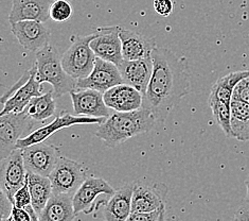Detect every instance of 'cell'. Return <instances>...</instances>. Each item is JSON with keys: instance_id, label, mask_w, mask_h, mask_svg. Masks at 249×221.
I'll list each match as a JSON object with an SVG mask.
<instances>
[{"instance_id": "484cf974", "label": "cell", "mask_w": 249, "mask_h": 221, "mask_svg": "<svg viewBox=\"0 0 249 221\" xmlns=\"http://www.w3.org/2000/svg\"><path fill=\"white\" fill-rule=\"evenodd\" d=\"M56 104L54 101V94L48 92L41 96L35 97L27 106V112L32 119L39 122H44L47 119L54 115Z\"/></svg>"}, {"instance_id": "9a60e30c", "label": "cell", "mask_w": 249, "mask_h": 221, "mask_svg": "<svg viewBox=\"0 0 249 221\" xmlns=\"http://www.w3.org/2000/svg\"><path fill=\"white\" fill-rule=\"evenodd\" d=\"M116 190L102 178L89 177L73 195L74 212L90 214L94 210V201L100 195L112 196Z\"/></svg>"}, {"instance_id": "2e32d148", "label": "cell", "mask_w": 249, "mask_h": 221, "mask_svg": "<svg viewBox=\"0 0 249 221\" xmlns=\"http://www.w3.org/2000/svg\"><path fill=\"white\" fill-rule=\"evenodd\" d=\"M119 30V26L100 28L98 30V37L90 43L91 49L97 58L114 63L117 66L124 60Z\"/></svg>"}, {"instance_id": "cb8c5ba5", "label": "cell", "mask_w": 249, "mask_h": 221, "mask_svg": "<svg viewBox=\"0 0 249 221\" xmlns=\"http://www.w3.org/2000/svg\"><path fill=\"white\" fill-rule=\"evenodd\" d=\"M230 106L233 137L241 141H249V103L232 98Z\"/></svg>"}, {"instance_id": "3957f363", "label": "cell", "mask_w": 249, "mask_h": 221, "mask_svg": "<svg viewBox=\"0 0 249 221\" xmlns=\"http://www.w3.org/2000/svg\"><path fill=\"white\" fill-rule=\"evenodd\" d=\"M36 79L43 84L50 83L54 97L71 93L75 89V80L64 69L62 58L56 50L48 45L36 53V61L33 64Z\"/></svg>"}, {"instance_id": "d6986e66", "label": "cell", "mask_w": 249, "mask_h": 221, "mask_svg": "<svg viewBox=\"0 0 249 221\" xmlns=\"http://www.w3.org/2000/svg\"><path fill=\"white\" fill-rule=\"evenodd\" d=\"M51 0H13L9 15L10 23L22 20L46 22L50 19Z\"/></svg>"}, {"instance_id": "836d02e7", "label": "cell", "mask_w": 249, "mask_h": 221, "mask_svg": "<svg viewBox=\"0 0 249 221\" xmlns=\"http://www.w3.org/2000/svg\"><path fill=\"white\" fill-rule=\"evenodd\" d=\"M234 221H249V205H242L235 212Z\"/></svg>"}, {"instance_id": "d4e9b609", "label": "cell", "mask_w": 249, "mask_h": 221, "mask_svg": "<svg viewBox=\"0 0 249 221\" xmlns=\"http://www.w3.org/2000/svg\"><path fill=\"white\" fill-rule=\"evenodd\" d=\"M247 77H249V70L234 71V73H230L219 78L214 84L212 85L209 98L223 101V102L226 103H231L236 85L239 84V82Z\"/></svg>"}, {"instance_id": "277c9868", "label": "cell", "mask_w": 249, "mask_h": 221, "mask_svg": "<svg viewBox=\"0 0 249 221\" xmlns=\"http://www.w3.org/2000/svg\"><path fill=\"white\" fill-rule=\"evenodd\" d=\"M97 37L98 31L85 37H76L63 55L62 63L64 69L74 80L86 78L92 71L97 56L91 49L90 43Z\"/></svg>"}, {"instance_id": "f546056e", "label": "cell", "mask_w": 249, "mask_h": 221, "mask_svg": "<svg viewBox=\"0 0 249 221\" xmlns=\"http://www.w3.org/2000/svg\"><path fill=\"white\" fill-rule=\"evenodd\" d=\"M162 206L154 212L149 213H141V212H132L128 218L125 221H158L161 213Z\"/></svg>"}, {"instance_id": "ba28073f", "label": "cell", "mask_w": 249, "mask_h": 221, "mask_svg": "<svg viewBox=\"0 0 249 221\" xmlns=\"http://www.w3.org/2000/svg\"><path fill=\"white\" fill-rule=\"evenodd\" d=\"M169 189L167 185L142 178L134 182L132 211L149 213L163 206Z\"/></svg>"}, {"instance_id": "603a6c76", "label": "cell", "mask_w": 249, "mask_h": 221, "mask_svg": "<svg viewBox=\"0 0 249 221\" xmlns=\"http://www.w3.org/2000/svg\"><path fill=\"white\" fill-rule=\"evenodd\" d=\"M28 183L32 199L31 205L36 214L39 215L53 195L51 181L49 177L28 172Z\"/></svg>"}, {"instance_id": "d6a6232c", "label": "cell", "mask_w": 249, "mask_h": 221, "mask_svg": "<svg viewBox=\"0 0 249 221\" xmlns=\"http://www.w3.org/2000/svg\"><path fill=\"white\" fill-rule=\"evenodd\" d=\"M14 221H32V215L28 208H20L14 205L11 214Z\"/></svg>"}, {"instance_id": "4fadbf2b", "label": "cell", "mask_w": 249, "mask_h": 221, "mask_svg": "<svg viewBox=\"0 0 249 221\" xmlns=\"http://www.w3.org/2000/svg\"><path fill=\"white\" fill-rule=\"evenodd\" d=\"M11 31L29 52L39 51L49 45L51 32L43 22L36 20H22L11 23Z\"/></svg>"}, {"instance_id": "ac0fdd59", "label": "cell", "mask_w": 249, "mask_h": 221, "mask_svg": "<svg viewBox=\"0 0 249 221\" xmlns=\"http://www.w3.org/2000/svg\"><path fill=\"white\" fill-rule=\"evenodd\" d=\"M123 82L137 88L142 94H145L147 86L153 74V60L152 57L133 61H123L118 65Z\"/></svg>"}, {"instance_id": "8992f818", "label": "cell", "mask_w": 249, "mask_h": 221, "mask_svg": "<svg viewBox=\"0 0 249 221\" xmlns=\"http://www.w3.org/2000/svg\"><path fill=\"white\" fill-rule=\"evenodd\" d=\"M53 194L74 195L86 180V171L76 161L60 157L50 173Z\"/></svg>"}, {"instance_id": "4dcf8cb0", "label": "cell", "mask_w": 249, "mask_h": 221, "mask_svg": "<svg viewBox=\"0 0 249 221\" xmlns=\"http://www.w3.org/2000/svg\"><path fill=\"white\" fill-rule=\"evenodd\" d=\"M154 10L162 17H168L173 12V1L172 0H154Z\"/></svg>"}, {"instance_id": "ffe728a7", "label": "cell", "mask_w": 249, "mask_h": 221, "mask_svg": "<svg viewBox=\"0 0 249 221\" xmlns=\"http://www.w3.org/2000/svg\"><path fill=\"white\" fill-rule=\"evenodd\" d=\"M119 37L122 41L123 59L127 61L151 58L153 50L157 47L154 39H150L130 30L122 29L121 27Z\"/></svg>"}, {"instance_id": "d590c367", "label": "cell", "mask_w": 249, "mask_h": 221, "mask_svg": "<svg viewBox=\"0 0 249 221\" xmlns=\"http://www.w3.org/2000/svg\"><path fill=\"white\" fill-rule=\"evenodd\" d=\"M158 221H168V219H167V213H165L164 205L161 208V213H160V217H159Z\"/></svg>"}, {"instance_id": "1f68e13d", "label": "cell", "mask_w": 249, "mask_h": 221, "mask_svg": "<svg viewBox=\"0 0 249 221\" xmlns=\"http://www.w3.org/2000/svg\"><path fill=\"white\" fill-rule=\"evenodd\" d=\"M245 101V102L249 103V77L243 79L241 82H239V84L236 85L234 93H233V97Z\"/></svg>"}, {"instance_id": "4316f807", "label": "cell", "mask_w": 249, "mask_h": 221, "mask_svg": "<svg viewBox=\"0 0 249 221\" xmlns=\"http://www.w3.org/2000/svg\"><path fill=\"white\" fill-rule=\"evenodd\" d=\"M208 102L212 110L213 117L223 130V132L226 134L227 137H233L232 127H231V103H226L211 98L208 99Z\"/></svg>"}, {"instance_id": "f1b7e54d", "label": "cell", "mask_w": 249, "mask_h": 221, "mask_svg": "<svg viewBox=\"0 0 249 221\" xmlns=\"http://www.w3.org/2000/svg\"><path fill=\"white\" fill-rule=\"evenodd\" d=\"M14 205L20 208H26L29 205H31L32 199H31V194L30 189H29V183H28V178L25 185L21 188H19L14 195L13 198Z\"/></svg>"}, {"instance_id": "e575fe53", "label": "cell", "mask_w": 249, "mask_h": 221, "mask_svg": "<svg viewBox=\"0 0 249 221\" xmlns=\"http://www.w3.org/2000/svg\"><path fill=\"white\" fill-rule=\"evenodd\" d=\"M26 208H28L29 212L31 213V215H32V221H40L39 218H38V215L36 214V212L34 211V208L32 207V205H29V206L26 207Z\"/></svg>"}, {"instance_id": "7c38bea8", "label": "cell", "mask_w": 249, "mask_h": 221, "mask_svg": "<svg viewBox=\"0 0 249 221\" xmlns=\"http://www.w3.org/2000/svg\"><path fill=\"white\" fill-rule=\"evenodd\" d=\"M22 158L28 172L49 177L60 155L58 148L52 145L38 142L21 149Z\"/></svg>"}, {"instance_id": "7402d4cb", "label": "cell", "mask_w": 249, "mask_h": 221, "mask_svg": "<svg viewBox=\"0 0 249 221\" xmlns=\"http://www.w3.org/2000/svg\"><path fill=\"white\" fill-rule=\"evenodd\" d=\"M73 196L53 194L44 210L38 215L40 221H74L76 214L73 207Z\"/></svg>"}, {"instance_id": "7a4b0ae2", "label": "cell", "mask_w": 249, "mask_h": 221, "mask_svg": "<svg viewBox=\"0 0 249 221\" xmlns=\"http://www.w3.org/2000/svg\"><path fill=\"white\" fill-rule=\"evenodd\" d=\"M156 122L152 113L143 106L132 112H114L100 123L96 136L107 147L115 148L136 135L149 132Z\"/></svg>"}, {"instance_id": "9c48e42d", "label": "cell", "mask_w": 249, "mask_h": 221, "mask_svg": "<svg viewBox=\"0 0 249 221\" xmlns=\"http://www.w3.org/2000/svg\"><path fill=\"white\" fill-rule=\"evenodd\" d=\"M105 118H94V117H88V116H73L69 114V113L63 111L61 115L55 117L54 121L51 123L47 125H41L38 129L34 130L31 134L20 139L17 141L16 149H23L29 146H32L38 142H44L47 139L54 134L57 131L62 129L71 127L74 124H91L97 123L100 124L104 121Z\"/></svg>"}, {"instance_id": "83f0119b", "label": "cell", "mask_w": 249, "mask_h": 221, "mask_svg": "<svg viewBox=\"0 0 249 221\" xmlns=\"http://www.w3.org/2000/svg\"><path fill=\"white\" fill-rule=\"evenodd\" d=\"M72 13L73 10L68 0H54L50 7V19L56 22L69 20Z\"/></svg>"}, {"instance_id": "30bf717a", "label": "cell", "mask_w": 249, "mask_h": 221, "mask_svg": "<svg viewBox=\"0 0 249 221\" xmlns=\"http://www.w3.org/2000/svg\"><path fill=\"white\" fill-rule=\"evenodd\" d=\"M28 178L21 149H15L7 158L1 160L0 186L1 192L13 202L15 193L25 185ZM14 204V203H13Z\"/></svg>"}, {"instance_id": "5b68a950", "label": "cell", "mask_w": 249, "mask_h": 221, "mask_svg": "<svg viewBox=\"0 0 249 221\" xmlns=\"http://www.w3.org/2000/svg\"><path fill=\"white\" fill-rule=\"evenodd\" d=\"M41 122L29 116L27 110L0 116V153L1 160L16 149L17 141L33 132Z\"/></svg>"}, {"instance_id": "44dd1931", "label": "cell", "mask_w": 249, "mask_h": 221, "mask_svg": "<svg viewBox=\"0 0 249 221\" xmlns=\"http://www.w3.org/2000/svg\"><path fill=\"white\" fill-rule=\"evenodd\" d=\"M133 190L134 182L126 183L110 196L102 212V217L105 221H125L128 218L133 212Z\"/></svg>"}, {"instance_id": "6da1fadb", "label": "cell", "mask_w": 249, "mask_h": 221, "mask_svg": "<svg viewBox=\"0 0 249 221\" xmlns=\"http://www.w3.org/2000/svg\"><path fill=\"white\" fill-rule=\"evenodd\" d=\"M152 60L153 74L143 95V107L157 122H163L190 91L188 61L160 47L153 50Z\"/></svg>"}, {"instance_id": "8d00e7d4", "label": "cell", "mask_w": 249, "mask_h": 221, "mask_svg": "<svg viewBox=\"0 0 249 221\" xmlns=\"http://www.w3.org/2000/svg\"><path fill=\"white\" fill-rule=\"evenodd\" d=\"M245 185H246V189H247V200L249 202V175H248V178L246 179V181H245Z\"/></svg>"}, {"instance_id": "52a82bcc", "label": "cell", "mask_w": 249, "mask_h": 221, "mask_svg": "<svg viewBox=\"0 0 249 221\" xmlns=\"http://www.w3.org/2000/svg\"><path fill=\"white\" fill-rule=\"evenodd\" d=\"M9 95H11V97L4 102L3 110L0 116L9 114V113L23 112L33 98L43 95L41 94V83L36 79L33 66L30 70L23 74L20 80L5 96L2 97V99L9 97Z\"/></svg>"}, {"instance_id": "e0dca14e", "label": "cell", "mask_w": 249, "mask_h": 221, "mask_svg": "<svg viewBox=\"0 0 249 221\" xmlns=\"http://www.w3.org/2000/svg\"><path fill=\"white\" fill-rule=\"evenodd\" d=\"M104 101L115 112H132L143 106V94L126 83H121L104 93Z\"/></svg>"}, {"instance_id": "5bb4252c", "label": "cell", "mask_w": 249, "mask_h": 221, "mask_svg": "<svg viewBox=\"0 0 249 221\" xmlns=\"http://www.w3.org/2000/svg\"><path fill=\"white\" fill-rule=\"evenodd\" d=\"M70 94L73 111L78 116L107 118L110 109L104 101V94L91 88L72 91Z\"/></svg>"}, {"instance_id": "8fae6325", "label": "cell", "mask_w": 249, "mask_h": 221, "mask_svg": "<svg viewBox=\"0 0 249 221\" xmlns=\"http://www.w3.org/2000/svg\"><path fill=\"white\" fill-rule=\"evenodd\" d=\"M121 83L124 82L117 65L97 58L90 75L83 79L75 80V89L91 88L104 94L109 88Z\"/></svg>"}]
</instances>
